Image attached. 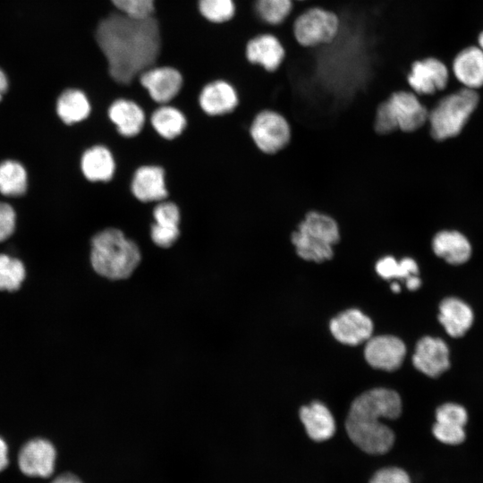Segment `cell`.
<instances>
[{
  "instance_id": "6da1fadb",
  "label": "cell",
  "mask_w": 483,
  "mask_h": 483,
  "mask_svg": "<svg viewBox=\"0 0 483 483\" xmlns=\"http://www.w3.org/2000/svg\"><path fill=\"white\" fill-rule=\"evenodd\" d=\"M94 38L108 75L118 85H130L158 64L162 38L155 15L133 18L114 9L98 21Z\"/></svg>"
},
{
  "instance_id": "7a4b0ae2",
  "label": "cell",
  "mask_w": 483,
  "mask_h": 483,
  "mask_svg": "<svg viewBox=\"0 0 483 483\" xmlns=\"http://www.w3.org/2000/svg\"><path fill=\"white\" fill-rule=\"evenodd\" d=\"M402 412L399 394L390 389L375 388L359 395L352 403L345 428L352 442L369 454H384L394 443L393 430L380 419H394Z\"/></svg>"
},
{
  "instance_id": "3957f363",
  "label": "cell",
  "mask_w": 483,
  "mask_h": 483,
  "mask_svg": "<svg viewBox=\"0 0 483 483\" xmlns=\"http://www.w3.org/2000/svg\"><path fill=\"white\" fill-rule=\"evenodd\" d=\"M137 244L115 228L97 233L91 242L90 262L101 276L112 280L129 277L140 262Z\"/></svg>"
},
{
  "instance_id": "277c9868",
  "label": "cell",
  "mask_w": 483,
  "mask_h": 483,
  "mask_svg": "<svg viewBox=\"0 0 483 483\" xmlns=\"http://www.w3.org/2000/svg\"><path fill=\"white\" fill-rule=\"evenodd\" d=\"M340 241L337 222L329 215L309 211L291 234L296 255L302 260L321 264L334 257Z\"/></svg>"
},
{
  "instance_id": "5b68a950",
  "label": "cell",
  "mask_w": 483,
  "mask_h": 483,
  "mask_svg": "<svg viewBox=\"0 0 483 483\" xmlns=\"http://www.w3.org/2000/svg\"><path fill=\"white\" fill-rule=\"evenodd\" d=\"M428 108L412 90L393 92L377 107L374 131L389 134L396 131L414 132L428 123Z\"/></svg>"
},
{
  "instance_id": "8992f818",
  "label": "cell",
  "mask_w": 483,
  "mask_h": 483,
  "mask_svg": "<svg viewBox=\"0 0 483 483\" xmlns=\"http://www.w3.org/2000/svg\"><path fill=\"white\" fill-rule=\"evenodd\" d=\"M478 102L477 92L469 88L437 98L428 109V126L430 137L441 142L456 136Z\"/></svg>"
},
{
  "instance_id": "52a82bcc",
  "label": "cell",
  "mask_w": 483,
  "mask_h": 483,
  "mask_svg": "<svg viewBox=\"0 0 483 483\" xmlns=\"http://www.w3.org/2000/svg\"><path fill=\"white\" fill-rule=\"evenodd\" d=\"M339 28L338 15L318 6L305 9L292 23L294 38L304 47H316L332 42Z\"/></svg>"
},
{
  "instance_id": "ba28073f",
  "label": "cell",
  "mask_w": 483,
  "mask_h": 483,
  "mask_svg": "<svg viewBox=\"0 0 483 483\" xmlns=\"http://www.w3.org/2000/svg\"><path fill=\"white\" fill-rule=\"evenodd\" d=\"M250 137L256 148L266 155L284 149L291 140V126L280 113L264 109L258 112L249 127Z\"/></svg>"
},
{
  "instance_id": "9c48e42d",
  "label": "cell",
  "mask_w": 483,
  "mask_h": 483,
  "mask_svg": "<svg viewBox=\"0 0 483 483\" xmlns=\"http://www.w3.org/2000/svg\"><path fill=\"white\" fill-rule=\"evenodd\" d=\"M448 80L447 66L435 56L414 61L407 75L410 89L419 97L433 96L444 90Z\"/></svg>"
},
{
  "instance_id": "30bf717a",
  "label": "cell",
  "mask_w": 483,
  "mask_h": 483,
  "mask_svg": "<svg viewBox=\"0 0 483 483\" xmlns=\"http://www.w3.org/2000/svg\"><path fill=\"white\" fill-rule=\"evenodd\" d=\"M139 81L155 102L166 104L181 91L183 76L173 65L156 64L140 73Z\"/></svg>"
},
{
  "instance_id": "8fae6325",
  "label": "cell",
  "mask_w": 483,
  "mask_h": 483,
  "mask_svg": "<svg viewBox=\"0 0 483 483\" xmlns=\"http://www.w3.org/2000/svg\"><path fill=\"white\" fill-rule=\"evenodd\" d=\"M56 451L47 439L35 438L27 442L18 454V466L29 477L48 478L55 466Z\"/></svg>"
},
{
  "instance_id": "7c38bea8",
  "label": "cell",
  "mask_w": 483,
  "mask_h": 483,
  "mask_svg": "<svg viewBox=\"0 0 483 483\" xmlns=\"http://www.w3.org/2000/svg\"><path fill=\"white\" fill-rule=\"evenodd\" d=\"M405 352L403 342L393 335L370 337L364 349L365 359L371 367L387 371L402 365Z\"/></svg>"
},
{
  "instance_id": "4fadbf2b",
  "label": "cell",
  "mask_w": 483,
  "mask_h": 483,
  "mask_svg": "<svg viewBox=\"0 0 483 483\" xmlns=\"http://www.w3.org/2000/svg\"><path fill=\"white\" fill-rule=\"evenodd\" d=\"M412 363L423 374L436 377L450 367L448 346L440 338L424 336L416 344Z\"/></svg>"
},
{
  "instance_id": "5bb4252c",
  "label": "cell",
  "mask_w": 483,
  "mask_h": 483,
  "mask_svg": "<svg viewBox=\"0 0 483 483\" xmlns=\"http://www.w3.org/2000/svg\"><path fill=\"white\" fill-rule=\"evenodd\" d=\"M244 55L250 64L272 72L276 71L283 63L285 50L276 36L271 33H260L247 41Z\"/></svg>"
},
{
  "instance_id": "9a60e30c",
  "label": "cell",
  "mask_w": 483,
  "mask_h": 483,
  "mask_svg": "<svg viewBox=\"0 0 483 483\" xmlns=\"http://www.w3.org/2000/svg\"><path fill=\"white\" fill-rule=\"evenodd\" d=\"M334 337L342 343L357 345L368 341L373 332L371 319L357 309H347L330 322Z\"/></svg>"
},
{
  "instance_id": "2e32d148",
  "label": "cell",
  "mask_w": 483,
  "mask_h": 483,
  "mask_svg": "<svg viewBox=\"0 0 483 483\" xmlns=\"http://www.w3.org/2000/svg\"><path fill=\"white\" fill-rule=\"evenodd\" d=\"M237 89L230 82L216 80L207 83L200 90L199 103L201 109L210 115L233 112L239 105Z\"/></svg>"
},
{
  "instance_id": "e0dca14e",
  "label": "cell",
  "mask_w": 483,
  "mask_h": 483,
  "mask_svg": "<svg viewBox=\"0 0 483 483\" xmlns=\"http://www.w3.org/2000/svg\"><path fill=\"white\" fill-rule=\"evenodd\" d=\"M131 192L142 202L160 201L165 199V171L157 165H144L134 174L131 181Z\"/></svg>"
},
{
  "instance_id": "ac0fdd59",
  "label": "cell",
  "mask_w": 483,
  "mask_h": 483,
  "mask_svg": "<svg viewBox=\"0 0 483 483\" xmlns=\"http://www.w3.org/2000/svg\"><path fill=\"white\" fill-rule=\"evenodd\" d=\"M434 254L452 265L466 262L471 254V247L467 238L457 231L442 230L431 239Z\"/></svg>"
},
{
  "instance_id": "d6986e66",
  "label": "cell",
  "mask_w": 483,
  "mask_h": 483,
  "mask_svg": "<svg viewBox=\"0 0 483 483\" xmlns=\"http://www.w3.org/2000/svg\"><path fill=\"white\" fill-rule=\"evenodd\" d=\"M473 319L470 307L458 298H445L439 305L438 320L450 336H462L470 328Z\"/></svg>"
},
{
  "instance_id": "ffe728a7",
  "label": "cell",
  "mask_w": 483,
  "mask_h": 483,
  "mask_svg": "<svg viewBox=\"0 0 483 483\" xmlns=\"http://www.w3.org/2000/svg\"><path fill=\"white\" fill-rule=\"evenodd\" d=\"M300 419L306 433L313 441L322 442L331 438L335 432V422L327 407L320 402L300 409Z\"/></svg>"
},
{
  "instance_id": "44dd1931",
  "label": "cell",
  "mask_w": 483,
  "mask_h": 483,
  "mask_svg": "<svg viewBox=\"0 0 483 483\" xmlns=\"http://www.w3.org/2000/svg\"><path fill=\"white\" fill-rule=\"evenodd\" d=\"M108 115L118 132L124 137L139 134L145 123V114L141 107L126 98L114 100L109 106Z\"/></svg>"
},
{
  "instance_id": "7402d4cb",
  "label": "cell",
  "mask_w": 483,
  "mask_h": 483,
  "mask_svg": "<svg viewBox=\"0 0 483 483\" xmlns=\"http://www.w3.org/2000/svg\"><path fill=\"white\" fill-rule=\"evenodd\" d=\"M453 71L458 80L469 89L483 85V50L470 47L463 49L454 58Z\"/></svg>"
},
{
  "instance_id": "603a6c76",
  "label": "cell",
  "mask_w": 483,
  "mask_h": 483,
  "mask_svg": "<svg viewBox=\"0 0 483 483\" xmlns=\"http://www.w3.org/2000/svg\"><path fill=\"white\" fill-rule=\"evenodd\" d=\"M80 165L84 176L91 182H107L113 177L115 170L111 152L99 145L83 153Z\"/></svg>"
},
{
  "instance_id": "cb8c5ba5",
  "label": "cell",
  "mask_w": 483,
  "mask_h": 483,
  "mask_svg": "<svg viewBox=\"0 0 483 483\" xmlns=\"http://www.w3.org/2000/svg\"><path fill=\"white\" fill-rule=\"evenodd\" d=\"M56 111L64 123L72 124L89 116L90 104L81 90L70 89L64 91L59 97Z\"/></svg>"
},
{
  "instance_id": "d4e9b609",
  "label": "cell",
  "mask_w": 483,
  "mask_h": 483,
  "mask_svg": "<svg viewBox=\"0 0 483 483\" xmlns=\"http://www.w3.org/2000/svg\"><path fill=\"white\" fill-rule=\"evenodd\" d=\"M151 123L161 137L173 140L183 131L187 122L179 109L170 106H162L152 114Z\"/></svg>"
},
{
  "instance_id": "484cf974",
  "label": "cell",
  "mask_w": 483,
  "mask_h": 483,
  "mask_svg": "<svg viewBox=\"0 0 483 483\" xmlns=\"http://www.w3.org/2000/svg\"><path fill=\"white\" fill-rule=\"evenodd\" d=\"M376 273L386 280H406L412 275H419V268L417 261L410 256L402 257L399 260L393 255H385L376 260Z\"/></svg>"
},
{
  "instance_id": "4316f807",
  "label": "cell",
  "mask_w": 483,
  "mask_h": 483,
  "mask_svg": "<svg viewBox=\"0 0 483 483\" xmlns=\"http://www.w3.org/2000/svg\"><path fill=\"white\" fill-rule=\"evenodd\" d=\"M27 189V174L20 163L5 160L0 164V192L5 196H21Z\"/></svg>"
},
{
  "instance_id": "83f0119b",
  "label": "cell",
  "mask_w": 483,
  "mask_h": 483,
  "mask_svg": "<svg viewBox=\"0 0 483 483\" xmlns=\"http://www.w3.org/2000/svg\"><path fill=\"white\" fill-rule=\"evenodd\" d=\"M292 8V0H253V10L257 18L268 26L284 23Z\"/></svg>"
},
{
  "instance_id": "f1b7e54d",
  "label": "cell",
  "mask_w": 483,
  "mask_h": 483,
  "mask_svg": "<svg viewBox=\"0 0 483 483\" xmlns=\"http://www.w3.org/2000/svg\"><path fill=\"white\" fill-rule=\"evenodd\" d=\"M197 9L200 16L209 23L223 24L235 15V0H197Z\"/></svg>"
},
{
  "instance_id": "f546056e",
  "label": "cell",
  "mask_w": 483,
  "mask_h": 483,
  "mask_svg": "<svg viewBox=\"0 0 483 483\" xmlns=\"http://www.w3.org/2000/svg\"><path fill=\"white\" fill-rule=\"evenodd\" d=\"M25 274L24 265L20 259L0 254V291L18 290L25 278Z\"/></svg>"
},
{
  "instance_id": "4dcf8cb0",
  "label": "cell",
  "mask_w": 483,
  "mask_h": 483,
  "mask_svg": "<svg viewBox=\"0 0 483 483\" xmlns=\"http://www.w3.org/2000/svg\"><path fill=\"white\" fill-rule=\"evenodd\" d=\"M113 8L127 16L146 18L153 16L156 0H110Z\"/></svg>"
},
{
  "instance_id": "1f68e13d",
  "label": "cell",
  "mask_w": 483,
  "mask_h": 483,
  "mask_svg": "<svg viewBox=\"0 0 483 483\" xmlns=\"http://www.w3.org/2000/svg\"><path fill=\"white\" fill-rule=\"evenodd\" d=\"M432 433L438 441L451 445L462 443L466 437L464 427L437 421L433 425Z\"/></svg>"
},
{
  "instance_id": "d6a6232c",
  "label": "cell",
  "mask_w": 483,
  "mask_h": 483,
  "mask_svg": "<svg viewBox=\"0 0 483 483\" xmlns=\"http://www.w3.org/2000/svg\"><path fill=\"white\" fill-rule=\"evenodd\" d=\"M436 421L464 427L468 421V413L462 405L447 402L436 409Z\"/></svg>"
},
{
  "instance_id": "836d02e7",
  "label": "cell",
  "mask_w": 483,
  "mask_h": 483,
  "mask_svg": "<svg viewBox=\"0 0 483 483\" xmlns=\"http://www.w3.org/2000/svg\"><path fill=\"white\" fill-rule=\"evenodd\" d=\"M155 224L166 226H179L180 210L173 202H161L153 211Z\"/></svg>"
},
{
  "instance_id": "e575fe53",
  "label": "cell",
  "mask_w": 483,
  "mask_h": 483,
  "mask_svg": "<svg viewBox=\"0 0 483 483\" xmlns=\"http://www.w3.org/2000/svg\"><path fill=\"white\" fill-rule=\"evenodd\" d=\"M153 242L161 247L168 248L172 246L179 238V226H166L154 224L150 232Z\"/></svg>"
},
{
  "instance_id": "d590c367",
  "label": "cell",
  "mask_w": 483,
  "mask_h": 483,
  "mask_svg": "<svg viewBox=\"0 0 483 483\" xmlns=\"http://www.w3.org/2000/svg\"><path fill=\"white\" fill-rule=\"evenodd\" d=\"M369 483H411L408 473L398 467H386L375 472Z\"/></svg>"
},
{
  "instance_id": "8d00e7d4",
  "label": "cell",
  "mask_w": 483,
  "mask_h": 483,
  "mask_svg": "<svg viewBox=\"0 0 483 483\" xmlns=\"http://www.w3.org/2000/svg\"><path fill=\"white\" fill-rule=\"evenodd\" d=\"M15 228V212L7 203L0 202V242L6 240Z\"/></svg>"
},
{
  "instance_id": "74e56055",
  "label": "cell",
  "mask_w": 483,
  "mask_h": 483,
  "mask_svg": "<svg viewBox=\"0 0 483 483\" xmlns=\"http://www.w3.org/2000/svg\"><path fill=\"white\" fill-rule=\"evenodd\" d=\"M8 462V446L5 441L0 437V472L7 467Z\"/></svg>"
},
{
  "instance_id": "f35d334b",
  "label": "cell",
  "mask_w": 483,
  "mask_h": 483,
  "mask_svg": "<svg viewBox=\"0 0 483 483\" xmlns=\"http://www.w3.org/2000/svg\"><path fill=\"white\" fill-rule=\"evenodd\" d=\"M51 483H82L81 480L72 473H64L56 477Z\"/></svg>"
},
{
  "instance_id": "ab89813d",
  "label": "cell",
  "mask_w": 483,
  "mask_h": 483,
  "mask_svg": "<svg viewBox=\"0 0 483 483\" xmlns=\"http://www.w3.org/2000/svg\"><path fill=\"white\" fill-rule=\"evenodd\" d=\"M405 284L409 290L415 291L420 286L421 280L419 275H412L405 280Z\"/></svg>"
},
{
  "instance_id": "60d3db41",
  "label": "cell",
  "mask_w": 483,
  "mask_h": 483,
  "mask_svg": "<svg viewBox=\"0 0 483 483\" xmlns=\"http://www.w3.org/2000/svg\"><path fill=\"white\" fill-rule=\"evenodd\" d=\"M8 87L7 78L5 74L0 70V100L2 99L3 94L5 93Z\"/></svg>"
},
{
  "instance_id": "b9f144b4",
  "label": "cell",
  "mask_w": 483,
  "mask_h": 483,
  "mask_svg": "<svg viewBox=\"0 0 483 483\" xmlns=\"http://www.w3.org/2000/svg\"><path fill=\"white\" fill-rule=\"evenodd\" d=\"M391 289L394 292H399L401 291V286L398 283H392L391 284Z\"/></svg>"
},
{
  "instance_id": "7bdbcfd3",
  "label": "cell",
  "mask_w": 483,
  "mask_h": 483,
  "mask_svg": "<svg viewBox=\"0 0 483 483\" xmlns=\"http://www.w3.org/2000/svg\"><path fill=\"white\" fill-rule=\"evenodd\" d=\"M479 44L480 48L483 50V32H481L479 36Z\"/></svg>"
},
{
  "instance_id": "ee69618b",
  "label": "cell",
  "mask_w": 483,
  "mask_h": 483,
  "mask_svg": "<svg viewBox=\"0 0 483 483\" xmlns=\"http://www.w3.org/2000/svg\"><path fill=\"white\" fill-rule=\"evenodd\" d=\"M292 1H305V0H292Z\"/></svg>"
}]
</instances>
